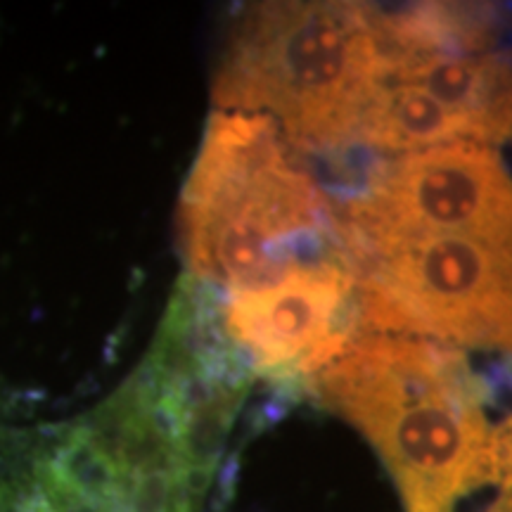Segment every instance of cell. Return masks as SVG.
<instances>
[{"instance_id":"cell-1","label":"cell","mask_w":512,"mask_h":512,"mask_svg":"<svg viewBox=\"0 0 512 512\" xmlns=\"http://www.w3.org/2000/svg\"><path fill=\"white\" fill-rule=\"evenodd\" d=\"M313 392L380 451L408 512H458L510 489V430L489 425L482 382L456 347L361 332L313 375Z\"/></svg>"},{"instance_id":"cell-2","label":"cell","mask_w":512,"mask_h":512,"mask_svg":"<svg viewBox=\"0 0 512 512\" xmlns=\"http://www.w3.org/2000/svg\"><path fill=\"white\" fill-rule=\"evenodd\" d=\"M181 242L192 275L228 290L349 261L328 197L264 114H211L181 195Z\"/></svg>"},{"instance_id":"cell-3","label":"cell","mask_w":512,"mask_h":512,"mask_svg":"<svg viewBox=\"0 0 512 512\" xmlns=\"http://www.w3.org/2000/svg\"><path fill=\"white\" fill-rule=\"evenodd\" d=\"M384 83V55L363 3H256L230 29L214 79L219 112L271 117L294 147L356 143Z\"/></svg>"},{"instance_id":"cell-4","label":"cell","mask_w":512,"mask_h":512,"mask_svg":"<svg viewBox=\"0 0 512 512\" xmlns=\"http://www.w3.org/2000/svg\"><path fill=\"white\" fill-rule=\"evenodd\" d=\"M354 280L358 328L460 347H510V245L427 235L361 256Z\"/></svg>"},{"instance_id":"cell-5","label":"cell","mask_w":512,"mask_h":512,"mask_svg":"<svg viewBox=\"0 0 512 512\" xmlns=\"http://www.w3.org/2000/svg\"><path fill=\"white\" fill-rule=\"evenodd\" d=\"M510 219V181L496 147L448 143L384 164L337 223L354 268L361 256L427 235L510 245Z\"/></svg>"},{"instance_id":"cell-6","label":"cell","mask_w":512,"mask_h":512,"mask_svg":"<svg viewBox=\"0 0 512 512\" xmlns=\"http://www.w3.org/2000/svg\"><path fill=\"white\" fill-rule=\"evenodd\" d=\"M354 268L344 259L309 261L230 287L221 330L254 370L316 375L354 337Z\"/></svg>"},{"instance_id":"cell-7","label":"cell","mask_w":512,"mask_h":512,"mask_svg":"<svg viewBox=\"0 0 512 512\" xmlns=\"http://www.w3.org/2000/svg\"><path fill=\"white\" fill-rule=\"evenodd\" d=\"M384 81L411 83L482 128L491 145L510 133V69L496 53L384 57Z\"/></svg>"},{"instance_id":"cell-8","label":"cell","mask_w":512,"mask_h":512,"mask_svg":"<svg viewBox=\"0 0 512 512\" xmlns=\"http://www.w3.org/2000/svg\"><path fill=\"white\" fill-rule=\"evenodd\" d=\"M356 143L401 155L448 143L491 145L475 121L451 112L422 88L399 81H384L370 98L358 121Z\"/></svg>"},{"instance_id":"cell-9","label":"cell","mask_w":512,"mask_h":512,"mask_svg":"<svg viewBox=\"0 0 512 512\" xmlns=\"http://www.w3.org/2000/svg\"><path fill=\"white\" fill-rule=\"evenodd\" d=\"M0 512H67L19 453L0 460Z\"/></svg>"}]
</instances>
